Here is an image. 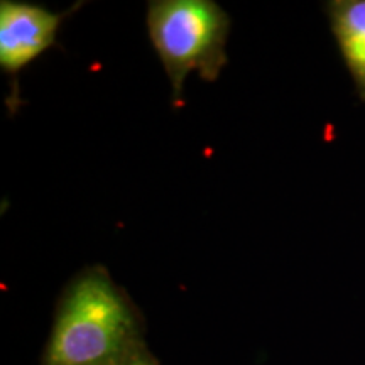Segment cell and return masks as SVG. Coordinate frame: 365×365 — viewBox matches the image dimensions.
Listing matches in <instances>:
<instances>
[{
  "mask_svg": "<svg viewBox=\"0 0 365 365\" xmlns=\"http://www.w3.org/2000/svg\"><path fill=\"white\" fill-rule=\"evenodd\" d=\"M132 328L124 298L102 271L68 289L48 350V365H120Z\"/></svg>",
  "mask_w": 365,
  "mask_h": 365,
  "instance_id": "cell-1",
  "label": "cell"
},
{
  "mask_svg": "<svg viewBox=\"0 0 365 365\" xmlns=\"http://www.w3.org/2000/svg\"><path fill=\"white\" fill-rule=\"evenodd\" d=\"M148 29L168 78L173 102L181 105L191 71L215 81L227 65V12L210 0H158L148 9Z\"/></svg>",
  "mask_w": 365,
  "mask_h": 365,
  "instance_id": "cell-2",
  "label": "cell"
},
{
  "mask_svg": "<svg viewBox=\"0 0 365 365\" xmlns=\"http://www.w3.org/2000/svg\"><path fill=\"white\" fill-rule=\"evenodd\" d=\"M61 14L33 4L4 0L0 4V66L19 73L56 41Z\"/></svg>",
  "mask_w": 365,
  "mask_h": 365,
  "instance_id": "cell-3",
  "label": "cell"
},
{
  "mask_svg": "<svg viewBox=\"0 0 365 365\" xmlns=\"http://www.w3.org/2000/svg\"><path fill=\"white\" fill-rule=\"evenodd\" d=\"M330 12L346 66L365 98V0L335 2Z\"/></svg>",
  "mask_w": 365,
  "mask_h": 365,
  "instance_id": "cell-4",
  "label": "cell"
},
{
  "mask_svg": "<svg viewBox=\"0 0 365 365\" xmlns=\"http://www.w3.org/2000/svg\"><path fill=\"white\" fill-rule=\"evenodd\" d=\"M120 365H156V364H154L150 359L145 357V355L139 354V355H132L130 359L124 360Z\"/></svg>",
  "mask_w": 365,
  "mask_h": 365,
  "instance_id": "cell-5",
  "label": "cell"
}]
</instances>
